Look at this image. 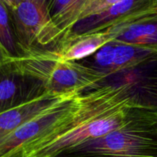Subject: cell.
Returning a JSON list of instances; mask_svg holds the SVG:
<instances>
[{"instance_id": "cell-4", "label": "cell", "mask_w": 157, "mask_h": 157, "mask_svg": "<svg viewBox=\"0 0 157 157\" xmlns=\"http://www.w3.org/2000/svg\"><path fill=\"white\" fill-rule=\"evenodd\" d=\"M10 12L25 56L56 50L63 35L51 18L46 0H18Z\"/></svg>"}, {"instance_id": "cell-15", "label": "cell", "mask_w": 157, "mask_h": 157, "mask_svg": "<svg viewBox=\"0 0 157 157\" xmlns=\"http://www.w3.org/2000/svg\"><path fill=\"white\" fill-rule=\"evenodd\" d=\"M10 61V58L6 55V54L5 53L3 49L2 48V47L0 46V67L5 65V64H7V63Z\"/></svg>"}, {"instance_id": "cell-3", "label": "cell", "mask_w": 157, "mask_h": 157, "mask_svg": "<svg viewBox=\"0 0 157 157\" xmlns=\"http://www.w3.org/2000/svg\"><path fill=\"white\" fill-rule=\"evenodd\" d=\"M11 61L20 71L41 81L48 93L53 95L81 94L105 78L78 61L61 59L54 51L31 54Z\"/></svg>"}, {"instance_id": "cell-10", "label": "cell", "mask_w": 157, "mask_h": 157, "mask_svg": "<svg viewBox=\"0 0 157 157\" xmlns=\"http://www.w3.org/2000/svg\"><path fill=\"white\" fill-rule=\"evenodd\" d=\"M78 94L53 95L47 94L27 104L0 113V140L12 133L18 127L44 113L58 103Z\"/></svg>"}, {"instance_id": "cell-14", "label": "cell", "mask_w": 157, "mask_h": 157, "mask_svg": "<svg viewBox=\"0 0 157 157\" xmlns=\"http://www.w3.org/2000/svg\"><path fill=\"white\" fill-rule=\"evenodd\" d=\"M121 1V0H86L79 14L78 21L90 15L99 13Z\"/></svg>"}, {"instance_id": "cell-6", "label": "cell", "mask_w": 157, "mask_h": 157, "mask_svg": "<svg viewBox=\"0 0 157 157\" xmlns=\"http://www.w3.org/2000/svg\"><path fill=\"white\" fill-rule=\"evenodd\" d=\"M157 56V51L149 48L131 45L111 41L94 55L78 61L81 64L104 75L131 68Z\"/></svg>"}, {"instance_id": "cell-2", "label": "cell", "mask_w": 157, "mask_h": 157, "mask_svg": "<svg viewBox=\"0 0 157 157\" xmlns=\"http://www.w3.org/2000/svg\"><path fill=\"white\" fill-rule=\"evenodd\" d=\"M56 157H157V110H148L124 127Z\"/></svg>"}, {"instance_id": "cell-13", "label": "cell", "mask_w": 157, "mask_h": 157, "mask_svg": "<svg viewBox=\"0 0 157 157\" xmlns=\"http://www.w3.org/2000/svg\"><path fill=\"white\" fill-rule=\"evenodd\" d=\"M0 46L11 60L25 56L18 44L9 8L0 0Z\"/></svg>"}, {"instance_id": "cell-5", "label": "cell", "mask_w": 157, "mask_h": 157, "mask_svg": "<svg viewBox=\"0 0 157 157\" xmlns=\"http://www.w3.org/2000/svg\"><path fill=\"white\" fill-rule=\"evenodd\" d=\"M79 98L80 94H78L67 98L0 140V157L11 156L50 131L78 107Z\"/></svg>"}, {"instance_id": "cell-7", "label": "cell", "mask_w": 157, "mask_h": 157, "mask_svg": "<svg viewBox=\"0 0 157 157\" xmlns=\"http://www.w3.org/2000/svg\"><path fill=\"white\" fill-rule=\"evenodd\" d=\"M150 11H157L155 0H121L99 13L77 21L61 41L79 35L101 32Z\"/></svg>"}, {"instance_id": "cell-11", "label": "cell", "mask_w": 157, "mask_h": 157, "mask_svg": "<svg viewBox=\"0 0 157 157\" xmlns=\"http://www.w3.org/2000/svg\"><path fill=\"white\" fill-rule=\"evenodd\" d=\"M112 40L111 35L106 29L61 41L54 52L61 59L78 61L94 55Z\"/></svg>"}, {"instance_id": "cell-9", "label": "cell", "mask_w": 157, "mask_h": 157, "mask_svg": "<svg viewBox=\"0 0 157 157\" xmlns=\"http://www.w3.org/2000/svg\"><path fill=\"white\" fill-rule=\"evenodd\" d=\"M107 30L112 41L157 51V11L145 12Z\"/></svg>"}, {"instance_id": "cell-16", "label": "cell", "mask_w": 157, "mask_h": 157, "mask_svg": "<svg viewBox=\"0 0 157 157\" xmlns=\"http://www.w3.org/2000/svg\"><path fill=\"white\" fill-rule=\"evenodd\" d=\"M155 3H156V10H157V0H155Z\"/></svg>"}, {"instance_id": "cell-8", "label": "cell", "mask_w": 157, "mask_h": 157, "mask_svg": "<svg viewBox=\"0 0 157 157\" xmlns=\"http://www.w3.org/2000/svg\"><path fill=\"white\" fill-rule=\"evenodd\" d=\"M11 61L0 67V113L48 94L41 81L20 71Z\"/></svg>"}, {"instance_id": "cell-1", "label": "cell", "mask_w": 157, "mask_h": 157, "mask_svg": "<svg viewBox=\"0 0 157 157\" xmlns=\"http://www.w3.org/2000/svg\"><path fill=\"white\" fill-rule=\"evenodd\" d=\"M148 110L135 107L123 86H98L80 94L78 107L67 118L9 157H56L124 127Z\"/></svg>"}, {"instance_id": "cell-12", "label": "cell", "mask_w": 157, "mask_h": 157, "mask_svg": "<svg viewBox=\"0 0 157 157\" xmlns=\"http://www.w3.org/2000/svg\"><path fill=\"white\" fill-rule=\"evenodd\" d=\"M46 2L52 21L64 37L78 21L86 0H46Z\"/></svg>"}]
</instances>
